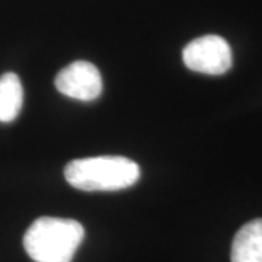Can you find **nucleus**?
<instances>
[{"label":"nucleus","mask_w":262,"mask_h":262,"mask_svg":"<svg viewBox=\"0 0 262 262\" xmlns=\"http://www.w3.org/2000/svg\"><path fill=\"white\" fill-rule=\"evenodd\" d=\"M84 229L76 220L41 217L29 226L24 246L35 262H72Z\"/></svg>","instance_id":"1"},{"label":"nucleus","mask_w":262,"mask_h":262,"mask_svg":"<svg viewBox=\"0 0 262 262\" xmlns=\"http://www.w3.org/2000/svg\"><path fill=\"white\" fill-rule=\"evenodd\" d=\"M64 177L72 187L82 191H118L139 181L140 168L122 156H98L72 160Z\"/></svg>","instance_id":"2"},{"label":"nucleus","mask_w":262,"mask_h":262,"mask_svg":"<svg viewBox=\"0 0 262 262\" xmlns=\"http://www.w3.org/2000/svg\"><path fill=\"white\" fill-rule=\"evenodd\" d=\"M184 64L204 75H225L232 67V50L225 38L204 35L191 41L182 51Z\"/></svg>","instance_id":"3"},{"label":"nucleus","mask_w":262,"mask_h":262,"mask_svg":"<svg viewBox=\"0 0 262 262\" xmlns=\"http://www.w3.org/2000/svg\"><path fill=\"white\" fill-rule=\"evenodd\" d=\"M56 88L69 98L89 102L102 92V77L92 63L75 61L58 72Z\"/></svg>","instance_id":"4"},{"label":"nucleus","mask_w":262,"mask_h":262,"mask_svg":"<svg viewBox=\"0 0 262 262\" xmlns=\"http://www.w3.org/2000/svg\"><path fill=\"white\" fill-rule=\"evenodd\" d=\"M232 262H262V219L252 220L236 233Z\"/></svg>","instance_id":"5"},{"label":"nucleus","mask_w":262,"mask_h":262,"mask_svg":"<svg viewBox=\"0 0 262 262\" xmlns=\"http://www.w3.org/2000/svg\"><path fill=\"white\" fill-rule=\"evenodd\" d=\"M24 103V88L15 73L0 77V122H12L20 113Z\"/></svg>","instance_id":"6"}]
</instances>
